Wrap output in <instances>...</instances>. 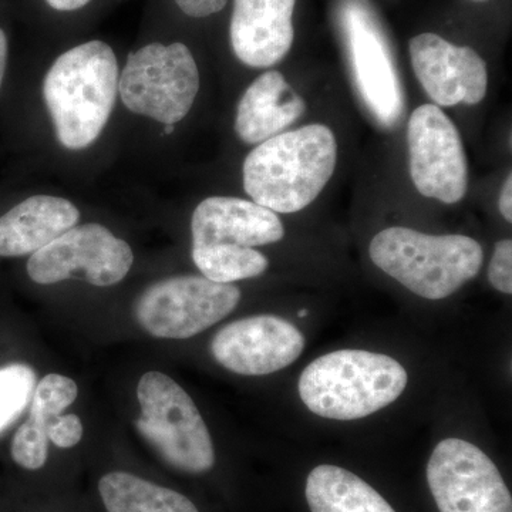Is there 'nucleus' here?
<instances>
[{
	"label": "nucleus",
	"mask_w": 512,
	"mask_h": 512,
	"mask_svg": "<svg viewBox=\"0 0 512 512\" xmlns=\"http://www.w3.org/2000/svg\"><path fill=\"white\" fill-rule=\"evenodd\" d=\"M305 349V336L293 323L274 315L235 320L211 342L214 359L229 372L265 376L292 365Z\"/></svg>",
	"instance_id": "f8f14e48"
},
{
	"label": "nucleus",
	"mask_w": 512,
	"mask_h": 512,
	"mask_svg": "<svg viewBox=\"0 0 512 512\" xmlns=\"http://www.w3.org/2000/svg\"><path fill=\"white\" fill-rule=\"evenodd\" d=\"M90 0H46L47 5L60 12H73L79 10L89 3Z\"/></svg>",
	"instance_id": "bb28decb"
},
{
	"label": "nucleus",
	"mask_w": 512,
	"mask_h": 512,
	"mask_svg": "<svg viewBox=\"0 0 512 512\" xmlns=\"http://www.w3.org/2000/svg\"><path fill=\"white\" fill-rule=\"evenodd\" d=\"M414 73L430 99L444 107L481 103L487 94L485 62L471 47L454 46L434 33L410 40Z\"/></svg>",
	"instance_id": "ddd939ff"
},
{
	"label": "nucleus",
	"mask_w": 512,
	"mask_h": 512,
	"mask_svg": "<svg viewBox=\"0 0 512 512\" xmlns=\"http://www.w3.org/2000/svg\"><path fill=\"white\" fill-rule=\"evenodd\" d=\"M192 248H255L275 244L285 235L276 212L234 197H210L195 208Z\"/></svg>",
	"instance_id": "4468645a"
},
{
	"label": "nucleus",
	"mask_w": 512,
	"mask_h": 512,
	"mask_svg": "<svg viewBox=\"0 0 512 512\" xmlns=\"http://www.w3.org/2000/svg\"><path fill=\"white\" fill-rule=\"evenodd\" d=\"M192 259L201 274L218 284L256 278L268 269V258L254 248H192Z\"/></svg>",
	"instance_id": "412c9836"
},
{
	"label": "nucleus",
	"mask_w": 512,
	"mask_h": 512,
	"mask_svg": "<svg viewBox=\"0 0 512 512\" xmlns=\"http://www.w3.org/2000/svg\"><path fill=\"white\" fill-rule=\"evenodd\" d=\"M79 387L70 377L47 375L37 383L30 402L28 420L19 427L12 441V458L26 470H39L46 464L47 430L57 416L76 400Z\"/></svg>",
	"instance_id": "a211bd4d"
},
{
	"label": "nucleus",
	"mask_w": 512,
	"mask_h": 512,
	"mask_svg": "<svg viewBox=\"0 0 512 512\" xmlns=\"http://www.w3.org/2000/svg\"><path fill=\"white\" fill-rule=\"evenodd\" d=\"M305 494L312 512H396L365 480L328 464L313 468Z\"/></svg>",
	"instance_id": "6ab92c4d"
},
{
	"label": "nucleus",
	"mask_w": 512,
	"mask_h": 512,
	"mask_svg": "<svg viewBox=\"0 0 512 512\" xmlns=\"http://www.w3.org/2000/svg\"><path fill=\"white\" fill-rule=\"evenodd\" d=\"M305 101L286 82L284 74L259 76L238 104L235 131L247 144L264 143L301 119Z\"/></svg>",
	"instance_id": "f3484780"
},
{
	"label": "nucleus",
	"mask_w": 512,
	"mask_h": 512,
	"mask_svg": "<svg viewBox=\"0 0 512 512\" xmlns=\"http://www.w3.org/2000/svg\"><path fill=\"white\" fill-rule=\"evenodd\" d=\"M141 407L137 430L165 463L190 474L215 464L210 430L188 393L170 376L148 372L137 387Z\"/></svg>",
	"instance_id": "39448f33"
},
{
	"label": "nucleus",
	"mask_w": 512,
	"mask_h": 512,
	"mask_svg": "<svg viewBox=\"0 0 512 512\" xmlns=\"http://www.w3.org/2000/svg\"><path fill=\"white\" fill-rule=\"evenodd\" d=\"M200 90L197 63L183 43H151L128 56L119 80L124 106L174 126L190 113Z\"/></svg>",
	"instance_id": "423d86ee"
},
{
	"label": "nucleus",
	"mask_w": 512,
	"mask_h": 512,
	"mask_svg": "<svg viewBox=\"0 0 512 512\" xmlns=\"http://www.w3.org/2000/svg\"><path fill=\"white\" fill-rule=\"evenodd\" d=\"M79 220V210L64 198L30 197L0 217V256L35 254Z\"/></svg>",
	"instance_id": "dca6fc26"
},
{
	"label": "nucleus",
	"mask_w": 512,
	"mask_h": 512,
	"mask_svg": "<svg viewBox=\"0 0 512 512\" xmlns=\"http://www.w3.org/2000/svg\"><path fill=\"white\" fill-rule=\"evenodd\" d=\"M296 0H235L232 12V50L249 67L281 62L293 43L292 16Z\"/></svg>",
	"instance_id": "2eb2a0df"
},
{
	"label": "nucleus",
	"mask_w": 512,
	"mask_h": 512,
	"mask_svg": "<svg viewBox=\"0 0 512 512\" xmlns=\"http://www.w3.org/2000/svg\"><path fill=\"white\" fill-rule=\"evenodd\" d=\"M117 90L119 63L107 43L92 40L57 57L43 97L59 143L67 150L93 144L110 119Z\"/></svg>",
	"instance_id": "f03ea898"
},
{
	"label": "nucleus",
	"mask_w": 512,
	"mask_h": 512,
	"mask_svg": "<svg viewBox=\"0 0 512 512\" xmlns=\"http://www.w3.org/2000/svg\"><path fill=\"white\" fill-rule=\"evenodd\" d=\"M6 62H8V39L5 32L0 29V87H2L3 76H5Z\"/></svg>",
	"instance_id": "cd10ccee"
},
{
	"label": "nucleus",
	"mask_w": 512,
	"mask_h": 512,
	"mask_svg": "<svg viewBox=\"0 0 512 512\" xmlns=\"http://www.w3.org/2000/svg\"><path fill=\"white\" fill-rule=\"evenodd\" d=\"M342 26L363 103L382 126H396L406 109L403 86L375 15L360 0H349L342 8Z\"/></svg>",
	"instance_id": "9d476101"
},
{
	"label": "nucleus",
	"mask_w": 512,
	"mask_h": 512,
	"mask_svg": "<svg viewBox=\"0 0 512 512\" xmlns=\"http://www.w3.org/2000/svg\"><path fill=\"white\" fill-rule=\"evenodd\" d=\"M410 174L421 195L444 204L463 200L468 165L463 141L453 121L434 104L414 111L407 127Z\"/></svg>",
	"instance_id": "9b49d317"
},
{
	"label": "nucleus",
	"mask_w": 512,
	"mask_h": 512,
	"mask_svg": "<svg viewBox=\"0 0 512 512\" xmlns=\"http://www.w3.org/2000/svg\"><path fill=\"white\" fill-rule=\"evenodd\" d=\"M488 279L497 291L512 293V241L503 239L495 245L493 258L488 266Z\"/></svg>",
	"instance_id": "5701e85b"
},
{
	"label": "nucleus",
	"mask_w": 512,
	"mask_h": 512,
	"mask_svg": "<svg viewBox=\"0 0 512 512\" xmlns=\"http://www.w3.org/2000/svg\"><path fill=\"white\" fill-rule=\"evenodd\" d=\"M407 386L406 369L393 357L338 350L313 360L299 377L303 404L323 419L359 420L396 402Z\"/></svg>",
	"instance_id": "7ed1b4c3"
},
{
	"label": "nucleus",
	"mask_w": 512,
	"mask_h": 512,
	"mask_svg": "<svg viewBox=\"0 0 512 512\" xmlns=\"http://www.w3.org/2000/svg\"><path fill=\"white\" fill-rule=\"evenodd\" d=\"M99 491L107 512H198L185 495L123 471L101 478Z\"/></svg>",
	"instance_id": "aec40b11"
},
{
	"label": "nucleus",
	"mask_w": 512,
	"mask_h": 512,
	"mask_svg": "<svg viewBox=\"0 0 512 512\" xmlns=\"http://www.w3.org/2000/svg\"><path fill=\"white\" fill-rule=\"evenodd\" d=\"M427 483L440 512H512L511 493L497 466L466 440L437 444Z\"/></svg>",
	"instance_id": "1a4fd4ad"
},
{
	"label": "nucleus",
	"mask_w": 512,
	"mask_h": 512,
	"mask_svg": "<svg viewBox=\"0 0 512 512\" xmlns=\"http://www.w3.org/2000/svg\"><path fill=\"white\" fill-rule=\"evenodd\" d=\"M512 177L511 174H508L507 180L503 185V191H501L500 195V211L503 214V217L508 222L512 221Z\"/></svg>",
	"instance_id": "a878e982"
},
{
	"label": "nucleus",
	"mask_w": 512,
	"mask_h": 512,
	"mask_svg": "<svg viewBox=\"0 0 512 512\" xmlns=\"http://www.w3.org/2000/svg\"><path fill=\"white\" fill-rule=\"evenodd\" d=\"M133 262L126 241L114 237L103 225L86 224L70 228L32 254L28 274L40 285L76 278L94 286H111L126 278Z\"/></svg>",
	"instance_id": "6e6552de"
},
{
	"label": "nucleus",
	"mask_w": 512,
	"mask_h": 512,
	"mask_svg": "<svg viewBox=\"0 0 512 512\" xmlns=\"http://www.w3.org/2000/svg\"><path fill=\"white\" fill-rule=\"evenodd\" d=\"M47 437L57 447H74L80 443L83 437L82 420L76 414H60L50 424Z\"/></svg>",
	"instance_id": "b1692460"
},
{
	"label": "nucleus",
	"mask_w": 512,
	"mask_h": 512,
	"mask_svg": "<svg viewBox=\"0 0 512 512\" xmlns=\"http://www.w3.org/2000/svg\"><path fill=\"white\" fill-rule=\"evenodd\" d=\"M241 291L205 276H173L148 286L136 305L138 323L161 339H190L227 318Z\"/></svg>",
	"instance_id": "0eeeda50"
},
{
	"label": "nucleus",
	"mask_w": 512,
	"mask_h": 512,
	"mask_svg": "<svg viewBox=\"0 0 512 512\" xmlns=\"http://www.w3.org/2000/svg\"><path fill=\"white\" fill-rule=\"evenodd\" d=\"M336 157L335 136L323 124L278 134L245 158V191L255 204L279 214L302 211L329 183Z\"/></svg>",
	"instance_id": "f257e3e1"
},
{
	"label": "nucleus",
	"mask_w": 512,
	"mask_h": 512,
	"mask_svg": "<svg viewBox=\"0 0 512 512\" xmlns=\"http://www.w3.org/2000/svg\"><path fill=\"white\" fill-rule=\"evenodd\" d=\"M228 0H175L178 8L191 18H207L225 8Z\"/></svg>",
	"instance_id": "393cba45"
},
{
	"label": "nucleus",
	"mask_w": 512,
	"mask_h": 512,
	"mask_svg": "<svg viewBox=\"0 0 512 512\" xmlns=\"http://www.w3.org/2000/svg\"><path fill=\"white\" fill-rule=\"evenodd\" d=\"M35 389L36 373L32 367L22 363L0 367V434L22 416Z\"/></svg>",
	"instance_id": "4be33fe9"
},
{
	"label": "nucleus",
	"mask_w": 512,
	"mask_h": 512,
	"mask_svg": "<svg viewBox=\"0 0 512 512\" xmlns=\"http://www.w3.org/2000/svg\"><path fill=\"white\" fill-rule=\"evenodd\" d=\"M369 252L384 274L431 301L448 298L476 278L484 261L476 239L403 227L383 229L370 242Z\"/></svg>",
	"instance_id": "20e7f679"
},
{
	"label": "nucleus",
	"mask_w": 512,
	"mask_h": 512,
	"mask_svg": "<svg viewBox=\"0 0 512 512\" xmlns=\"http://www.w3.org/2000/svg\"><path fill=\"white\" fill-rule=\"evenodd\" d=\"M174 130H175V127L171 126V124H168V126H165V128H164L165 136H168V134H173Z\"/></svg>",
	"instance_id": "c85d7f7f"
},
{
	"label": "nucleus",
	"mask_w": 512,
	"mask_h": 512,
	"mask_svg": "<svg viewBox=\"0 0 512 512\" xmlns=\"http://www.w3.org/2000/svg\"><path fill=\"white\" fill-rule=\"evenodd\" d=\"M306 315H308V312H306V311H302V312L298 313L299 318H302V316H306Z\"/></svg>",
	"instance_id": "c756f323"
}]
</instances>
